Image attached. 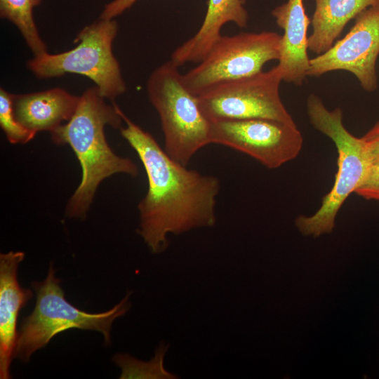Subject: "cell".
Instances as JSON below:
<instances>
[{
    "label": "cell",
    "instance_id": "obj_1",
    "mask_svg": "<svg viewBox=\"0 0 379 379\" xmlns=\"http://www.w3.org/2000/svg\"><path fill=\"white\" fill-rule=\"evenodd\" d=\"M117 109L126 124L121 134L138 154L147 178V192L138 205L137 232L151 252L160 253L167 248L169 233L213 226L220 190L218 178L173 160L149 132Z\"/></svg>",
    "mask_w": 379,
    "mask_h": 379
},
{
    "label": "cell",
    "instance_id": "obj_2",
    "mask_svg": "<svg viewBox=\"0 0 379 379\" xmlns=\"http://www.w3.org/2000/svg\"><path fill=\"white\" fill-rule=\"evenodd\" d=\"M79 97L73 117L51 135L55 144L68 145L81 165V180L66 205L65 215L84 220L102 180L117 173L136 177L138 168L129 158L117 155L106 140V125L121 128L124 120L118 106L108 105L96 86L86 89Z\"/></svg>",
    "mask_w": 379,
    "mask_h": 379
},
{
    "label": "cell",
    "instance_id": "obj_3",
    "mask_svg": "<svg viewBox=\"0 0 379 379\" xmlns=\"http://www.w3.org/2000/svg\"><path fill=\"white\" fill-rule=\"evenodd\" d=\"M307 112L313 127L333 142L338 152L335 180L319 208L312 215H300L295 220L302 234L318 237L333 232L340 208L361 183L368 161L361 138L345 127L341 109L330 110L318 96L311 94L307 100Z\"/></svg>",
    "mask_w": 379,
    "mask_h": 379
},
{
    "label": "cell",
    "instance_id": "obj_4",
    "mask_svg": "<svg viewBox=\"0 0 379 379\" xmlns=\"http://www.w3.org/2000/svg\"><path fill=\"white\" fill-rule=\"evenodd\" d=\"M60 283L52 263L44 280L32 283L36 304L32 312L22 321L13 357L27 362L34 352L47 345L56 334L70 328L98 331L104 336L105 344H110L112 324L129 310L128 298L132 291L109 310L88 313L66 300Z\"/></svg>",
    "mask_w": 379,
    "mask_h": 379
},
{
    "label": "cell",
    "instance_id": "obj_5",
    "mask_svg": "<svg viewBox=\"0 0 379 379\" xmlns=\"http://www.w3.org/2000/svg\"><path fill=\"white\" fill-rule=\"evenodd\" d=\"M147 91L160 119L164 149L173 160L187 166L198 151L211 144V121L202 113L197 96L186 88L179 66L171 60L152 71Z\"/></svg>",
    "mask_w": 379,
    "mask_h": 379
},
{
    "label": "cell",
    "instance_id": "obj_6",
    "mask_svg": "<svg viewBox=\"0 0 379 379\" xmlns=\"http://www.w3.org/2000/svg\"><path fill=\"white\" fill-rule=\"evenodd\" d=\"M118 25L114 19L100 18L77 34L73 49L57 54L44 52L29 60L27 66L39 79L62 77L67 73L88 77L100 95L109 100L125 93L121 68L112 52Z\"/></svg>",
    "mask_w": 379,
    "mask_h": 379
},
{
    "label": "cell",
    "instance_id": "obj_7",
    "mask_svg": "<svg viewBox=\"0 0 379 379\" xmlns=\"http://www.w3.org/2000/svg\"><path fill=\"white\" fill-rule=\"evenodd\" d=\"M281 37L273 32L222 35L198 65L182 74L184 84L198 96L220 84L258 73L267 62L279 60Z\"/></svg>",
    "mask_w": 379,
    "mask_h": 379
},
{
    "label": "cell",
    "instance_id": "obj_8",
    "mask_svg": "<svg viewBox=\"0 0 379 379\" xmlns=\"http://www.w3.org/2000/svg\"><path fill=\"white\" fill-rule=\"evenodd\" d=\"M282 81L276 65L206 90L197 96L199 105L211 121L264 118L294 124L279 95Z\"/></svg>",
    "mask_w": 379,
    "mask_h": 379
},
{
    "label": "cell",
    "instance_id": "obj_9",
    "mask_svg": "<svg viewBox=\"0 0 379 379\" xmlns=\"http://www.w3.org/2000/svg\"><path fill=\"white\" fill-rule=\"evenodd\" d=\"M211 144L243 152L270 169L300 154L303 138L295 123L252 118L211 121Z\"/></svg>",
    "mask_w": 379,
    "mask_h": 379
},
{
    "label": "cell",
    "instance_id": "obj_10",
    "mask_svg": "<svg viewBox=\"0 0 379 379\" xmlns=\"http://www.w3.org/2000/svg\"><path fill=\"white\" fill-rule=\"evenodd\" d=\"M379 1L356 17L348 33L329 49L310 60L307 76L320 77L335 70L352 73L368 92L378 87Z\"/></svg>",
    "mask_w": 379,
    "mask_h": 379
},
{
    "label": "cell",
    "instance_id": "obj_11",
    "mask_svg": "<svg viewBox=\"0 0 379 379\" xmlns=\"http://www.w3.org/2000/svg\"><path fill=\"white\" fill-rule=\"evenodd\" d=\"M25 253L10 251L0 254V378H10V365L16 345L17 320L20 311L33 296L31 290L18 283V268Z\"/></svg>",
    "mask_w": 379,
    "mask_h": 379
},
{
    "label": "cell",
    "instance_id": "obj_12",
    "mask_svg": "<svg viewBox=\"0 0 379 379\" xmlns=\"http://www.w3.org/2000/svg\"><path fill=\"white\" fill-rule=\"evenodd\" d=\"M272 15L284 30L277 65L282 79L301 85L307 76L310 60L307 34L310 20L305 13L303 0H287L274 8Z\"/></svg>",
    "mask_w": 379,
    "mask_h": 379
},
{
    "label": "cell",
    "instance_id": "obj_13",
    "mask_svg": "<svg viewBox=\"0 0 379 379\" xmlns=\"http://www.w3.org/2000/svg\"><path fill=\"white\" fill-rule=\"evenodd\" d=\"M80 97L61 88L13 95V111L17 120L37 133H52L75 113Z\"/></svg>",
    "mask_w": 379,
    "mask_h": 379
},
{
    "label": "cell",
    "instance_id": "obj_14",
    "mask_svg": "<svg viewBox=\"0 0 379 379\" xmlns=\"http://www.w3.org/2000/svg\"><path fill=\"white\" fill-rule=\"evenodd\" d=\"M248 13L244 0H208L204 21L195 34L176 48L171 60L180 67L188 62H199L222 36V27L234 22L246 27Z\"/></svg>",
    "mask_w": 379,
    "mask_h": 379
},
{
    "label": "cell",
    "instance_id": "obj_15",
    "mask_svg": "<svg viewBox=\"0 0 379 379\" xmlns=\"http://www.w3.org/2000/svg\"><path fill=\"white\" fill-rule=\"evenodd\" d=\"M308 50L320 55L329 49L352 19L379 0H314Z\"/></svg>",
    "mask_w": 379,
    "mask_h": 379
},
{
    "label": "cell",
    "instance_id": "obj_16",
    "mask_svg": "<svg viewBox=\"0 0 379 379\" xmlns=\"http://www.w3.org/2000/svg\"><path fill=\"white\" fill-rule=\"evenodd\" d=\"M41 0H0L1 17L17 27L34 55L46 52L33 18V9Z\"/></svg>",
    "mask_w": 379,
    "mask_h": 379
},
{
    "label": "cell",
    "instance_id": "obj_17",
    "mask_svg": "<svg viewBox=\"0 0 379 379\" xmlns=\"http://www.w3.org/2000/svg\"><path fill=\"white\" fill-rule=\"evenodd\" d=\"M169 344L160 343L154 357L149 361H142L128 354L114 355L113 361L121 368L120 378L176 379L179 377L167 371L164 359Z\"/></svg>",
    "mask_w": 379,
    "mask_h": 379
},
{
    "label": "cell",
    "instance_id": "obj_18",
    "mask_svg": "<svg viewBox=\"0 0 379 379\" xmlns=\"http://www.w3.org/2000/svg\"><path fill=\"white\" fill-rule=\"evenodd\" d=\"M0 126L11 144H25L36 134L17 120L13 111V94L2 88H0Z\"/></svg>",
    "mask_w": 379,
    "mask_h": 379
},
{
    "label": "cell",
    "instance_id": "obj_19",
    "mask_svg": "<svg viewBox=\"0 0 379 379\" xmlns=\"http://www.w3.org/2000/svg\"><path fill=\"white\" fill-rule=\"evenodd\" d=\"M354 193L365 199L379 202V166H368L364 180Z\"/></svg>",
    "mask_w": 379,
    "mask_h": 379
},
{
    "label": "cell",
    "instance_id": "obj_20",
    "mask_svg": "<svg viewBox=\"0 0 379 379\" xmlns=\"http://www.w3.org/2000/svg\"><path fill=\"white\" fill-rule=\"evenodd\" d=\"M368 166H379V120L361 137Z\"/></svg>",
    "mask_w": 379,
    "mask_h": 379
},
{
    "label": "cell",
    "instance_id": "obj_21",
    "mask_svg": "<svg viewBox=\"0 0 379 379\" xmlns=\"http://www.w3.org/2000/svg\"><path fill=\"white\" fill-rule=\"evenodd\" d=\"M137 0H113L105 5L100 18L114 19L129 8Z\"/></svg>",
    "mask_w": 379,
    "mask_h": 379
}]
</instances>
